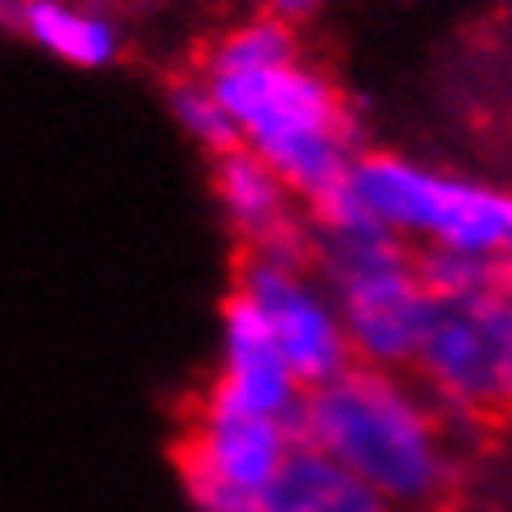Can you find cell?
I'll use <instances>...</instances> for the list:
<instances>
[{"instance_id":"obj_1","label":"cell","mask_w":512,"mask_h":512,"mask_svg":"<svg viewBox=\"0 0 512 512\" xmlns=\"http://www.w3.org/2000/svg\"><path fill=\"white\" fill-rule=\"evenodd\" d=\"M296 443L317 447L391 508H421L452 486V447L430 395L395 369L348 365L304 391Z\"/></svg>"},{"instance_id":"obj_2","label":"cell","mask_w":512,"mask_h":512,"mask_svg":"<svg viewBox=\"0 0 512 512\" xmlns=\"http://www.w3.org/2000/svg\"><path fill=\"white\" fill-rule=\"evenodd\" d=\"M304 261L335 296L356 365L395 374L413 365L434 300L417 283L408 243L387 235L348 191H335L304 222Z\"/></svg>"},{"instance_id":"obj_3","label":"cell","mask_w":512,"mask_h":512,"mask_svg":"<svg viewBox=\"0 0 512 512\" xmlns=\"http://www.w3.org/2000/svg\"><path fill=\"white\" fill-rule=\"evenodd\" d=\"M235 122L239 148L261 157L309 209L343 191L356 148L348 105L326 74L300 61L235 79H204Z\"/></svg>"},{"instance_id":"obj_4","label":"cell","mask_w":512,"mask_h":512,"mask_svg":"<svg viewBox=\"0 0 512 512\" xmlns=\"http://www.w3.org/2000/svg\"><path fill=\"white\" fill-rule=\"evenodd\" d=\"M343 191L400 243L508 256L512 200L495 183L434 170L395 152H356Z\"/></svg>"},{"instance_id":"obj_5","label":"cell","mask_w":512,"mask_h":512,"mask_svg":"<svg viewBox=\"0 0 512 512\" xmlns=\"http://www.w3.org/2000/svg\"><path fill=\"white\" fill-rule=\"evenodd\" d=\"M430 404L460 417H486L512 391V304L508 291L478 300L434 304L430 326L413 356Z\"/></svg>"},{"instance_id":"obj_6","label":"cell","mask_w":512,"mask_h":512,"mask_svg":"<svg viewBox=\"0 0 512 512\" xmlns=\"http://www.w3.org/2000/svg\"><path fill=\"white\" fill-rule=\"evenodd\" d=\"M296 447V430L287 421L248 413L213 391L191 413L178 469L196 512H256L265 482L278 473Z\"/></svg>"},{"instance_id":"obj_7","label":"cell","mask_w":512,"mask_h":512,"mask_svg":"<svg viewBox=\"0 0 512 512\" xmlns=\"http://www.w3.org/2000/svg\"><path fill=\"white\" fill-rule=\"evenodd\" d=\"M239 300L252 304L274 348L283 352L291 378L304 391L322 387L352 365L335 296L300 256H248L239 274Z\"/></svg>"},{"instance_id":"obj_8","label":"cell","mask_w":512,"mask_h":512,"mask_svg":"<svg viewBox=\"0 0 512 512\" xmlns=\"http://www.w3.org/2000/svg\"><path fill=\"white\" fill-rule=\"evenodd\" d=\"M209 391L235 408L296 426L304 387L291 378L283 352L274 348L252 304L239 296H230L222 309V361H217V382Z\"/></svg>"},{"instance_id":"obj_9","label":"cell","mask_w":512,"mask_h":512,"mask_svg":"<svg viewBox=\"0 0 512 512\" xmlns=\"http://www.w3.org/2000/svg\"><path fill=\"white\" fill-rule=\"evenodd\" d=\"M213 200L226 226L248 239L252 256H300L304 261V217L296 196L278 174L248 148H230L213 161Z\"/></svg>"},{"instance_id":"obj_10","label":"cell","mask_w":512,"mask_h":512,"mask_svg":"<svg viewBox=\"0 0 512 512\" xmlns=\"http://www.w3.org/2000/svg\"><path fill=\"white\" fill-rule=\"evenodd\" d=\"M0 22L74 70H105L122 53L118 22L79 0H5Z\"/></svg>"},{"instance_id":"obj_11","label":"cell","mask_w":512,"mask_h":512,"mask_svg":"<svg viewBox=\"0 0 512 512\" xmlns=\"http://www.w3.org/2000/svg\"><path fill=\"white\" fill-rule=\"evenodd\" d=\"M256 512H395L361 478L322 456L309 443H296L278 473L265 482Z\"/></svg>"},{"instance_id":"obj_12","label":"cell","mask_w":512,"mask_h":512,"mask_svg":"<svg viewBox=\"0 0 512 512\" xmlns=\"http://www.w3.org/2000/svg\"><path fill=\"white\" fill-rule=\"evenodd\" d=\"M413 270H417L421 291L434 304H460V300L491 296V291H508V256L421 248L413 256Z\"/></svg>"},{"instance_id":"obj_13","label":"cell","mask_w":512,"mask_h":512,"mask_svg":"<svg viewBox=\"0 0 512 512\" xmlns=\"http://www.w3.org/2000/svg\"><path fill=\"white\" fill-rule=\"evenodd\" d=\"M300 61L296 27H283L274 18H252L239 22L235 31H226L209 53V74L204 79H235V74H261Z\"/></svg>"},{"instance_id":"obj_14","label":"cell","mask_w":512,"mask_h":512,"mask_svg":"<svg viewBox=\"0 0 512 512\" xmlns=\"http://www.w3.org/2000/svg\"><path fill=\"white\" fill-rule=\"evenodd\" d=\"M170 109H174V122L187 139H196L204 152L222 157V152L239 148V135H235V122L230 113L222 109V100L204 79H187L170 92Z\"/></svg>"},{"instance_id":"obj_15","label":"cell","mask_w":512,"mask_h":512,"mask_svg":"<svg viewBox=\"0 0 512 512\" xmlns=\"http://www.w3.org/2000/svg\"><path fill=\"white\" fill-rule=\"evenodd\" d=\"M265 5V18L283 22V27H296V22H309L326 0H261Z\"/></svg>"}]
</instances>
